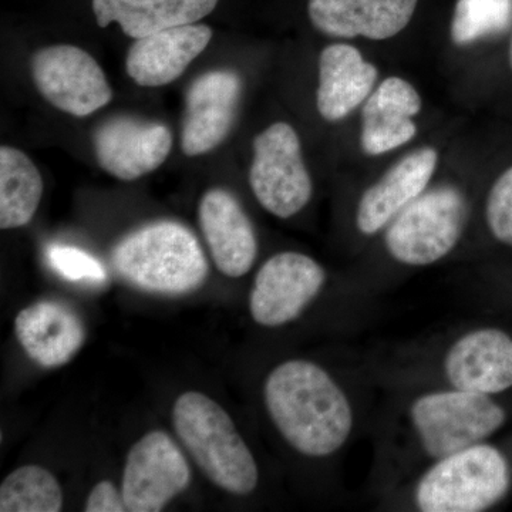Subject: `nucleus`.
<instances>
[{
	"label": "nucleus",
	"instance_id": "nucleus-3",
	"mask_svg": "<svg viewBox=\"0 0 512 512\" xmlns=\"http://www.w3.org/2000/svg\"><path fill=\"white\" fill-rule=\"evenodd\" d=\"M175 433L192 460L212 483L227 493L248 495L259 481L254 454L231 416L200 392H185L175 400Z\"/></svg>",
	"mask_w": 512,
	"mask_h": 512
},
{
	"label": "nucleus",
	"instance_id": "nucleus-27",
	"mask_svg": "<svg viewBox=\"0 0 512 512\" xmlns=\"http://www.w3.org/2000/svg\"><path fill=\"white\" fill-rule=\"evenodd\" d=\"M86 512H124L127 511L123 494L109 480L94 485L92 493L84 505Z\"/></svg>",
	"mask_w": 512,
	"mask_h": 512
},
{
	"label": "nucleus",
	"instance_id": "nucleus-25",
	"mask_svg": "<svg viewBox=\"0 0 512 512\" xmlns=\"http://www.w3.org/2000/svg\"><path fill=\"white\" fill-rule=\"evenodd\" d=\"M50 268L70 282L99 285L107 281V271L99 259L89 252L70 245L53 244L47 248Z\"/></svg>",
	"mask_w": 512,
	"mask_h": 512
},
{
	"label": "nucleus",
	"instance_id": "nucleus-20",
	"mask_svg": "<svg viewBox=\"0 0 512 512\" xmlns=\"http://www.w3.org/2000/svg\"><path fill=\"white\" fill-rule=\"evenodd\" d=\"M379 72L363 59L356 47L336 43L325 47L319 57V87L316 106L323 119L348 117L372 94Z\"/></svg>",
	"mask_w": 512,
	"mask_h": 512
},
{
	"label": "nucleus",
	"instance_id": "nucleus-19",
	"mask_svg": "<svg viewBox=\"0 0 512 512\" xmlns=\"http://www.w3.org/2000/svg\"><path fill=\"white\" fill-rule=\"evenodd\" d=\"M421 110V99L412 84L389 77L370 94L362 111V143L367 156H380L404 146L417 133L413 117Z\"/></svg>",
	"mask_w": 512,
	"mask_h": 512
},
{
	"label": "nucleus",
	"instance_id": "nucleus-12",
	"mask_svg": "<svg viewBox=\"0 0 512 512\" xmlns=\"http://www.w3.org/2000/svg\"><path fill=\"white\" fill-rule=\"evenodd\" d=\"M241 92V79L231 70L202 74L191 84L181 131L185 156H204L227 140L237 117Z\"/></svg>",
	"mask_w": 512,
	"mask_h": 512
},
{
	"label": "nucleus",
	"instance_id": "nucleus-5",
	"mask_svg": "<svg viewBox=\"0 0 512 512\" xmlns=\"http://www.w3.org/2000/svg\"><path fill=\"white\" fill-rule=\"evenodd\" d=\"M413 429L427 456H450L493 436L507 414L488 394L450 389L417 397L410 406Z\"/></svg>",
	"mask_w": 512,
	"mask_h": 512
},
{
	"label": "nucleus",
	"instance_id": "nucleus-28",
	"mask_svg": "<svg viewBox=\"0 0 512 512\" xmlns=\"http://www.w3.org/2000/svg\"><path fill=\"white\" fill-rule=\"evenodd\" d=\"M510 64L512 69V39H511V46H510Z\"/></svg>",
	"mask_w": 512,
	"mask_h": 512
},
{
	"label": "nucleus",
	"instance_id": "nucleus-24",
	"mask_svg": "<svg viewBox=\"0 0 512 512\" xmlns=\"http://www.w3.org/2000/svg\"><path fill=\"white\" fill-rule=\"evenodd\" d=\"M511 22L512 0H458L451 20V39L456 45H470L500 35Z\"/></svg>",
	"mask_w": 512,
	"mask_h": 512
},
{
	"label": "nucleus",
	"instance_id": "nucleus-6",
	"mask_svg": "<svg viewBox=\"0 0 512 512\" xmlns=\"http://www.w3.org/2000/svg\"><path fill=\"white\" fill-rule=\"evenodd\" d=\"M467 214L466 197L456 187L424 191L387 225V251L399 264H436L457 247Z\"/></svg>",
	"mask_w": 512,
	"mask_h": 512
},
{
	"label": "nucleus",
	"instance_id": "nucleus-22",
	"mask_svg": "<svg viewBox=\"0 0 512 512\" xmlns=\"http://www.w3.org/2000/svg\"><path fill=\"white\" fill-rule=\"evenodd\" d=\"M43 180L33 161L18 148H0V228L25 227L35 217Z\"/></svg>",
	"mask_w": 512,
	"mask_h": 512
},
{
	"label": "nucleus",
	"instance_id": "nucleus-8",
	"mask_svg": "<svg viewBox=\"0 0 512 512\" xmlns=\"http://www.w3.org/2000/svg\"><path fill=\"white\" fill-rule=\"evenodd\" d=\"M30 70L39 93L53 107L74 117L90 116L113 99L100 64L80 47L55 45L37 50Z\"/></svg>",
	"mask_w": 512,
	"mask_h": 512
},
{
	"label": "nucleus",
	"instance_id": "nucleus-1",
	"mask_svg": "<svg viewBox=\"0 0 512 512\" xmlns=\"http://www.w3.org/2000/svg\"><path fill=\"white\" fill-rule=\"evenodd\" d=\"M264 399L269 417L289 446L306 457L338 453L352 434V404L323 367L293 359L266 377Z\"/></svg>",
	"mask_w": 512,
	"mask_h": 512
},
{
	"label": "nucleus",
	"instance_id": "nucleus-14",
	"mask_svg": "<svg viewBox=\"0 0 512 512\" xmlns=\"http://www.w3.org/2000/svg\"><path fill=\"white\" fill-rule=\"evenodd\" d=\"M198 220L222 274L229 278L247 275L258 255V239L237 197L224 188L205 192L198 207Z\"/></svg>",
	"mask_w": 512,
	"mask_h": 512
},
{
	"label": "nucleus",
	"instance_id": "nucleus-7",
	"mask_svg": "<svg viewBox=\"0 0 512 512\" xmlns=\"http://www.w3.org/2000/svg\"><path fill=\"white\" fill-rule=\"evenodd\" d=\"M249 184L259 204L282 220L308 205L313 185L295 128L275 123L255 137Z\"/></svg>",
	"mask_w": 512,
	"mask_h": 512
},
{
	"label": "nucleus",
	"instance_id": "nucleus-21",
	"mask_svg": "<svg viewBox=\"0 0 512 512\" xmlns=\"http://www.w3.org/2000/svg\"><path fill=\"white\" fill-rule=\"evenodd\" d=\"M97 25L119 23L131 39L158 30L198 23L217 8L218 0H92Z\"/></svg>",
	"mask_w": 512,
	"mask_h": 512
},
{
	"label": "nucleus",
	"instance_id": "nucleus-17",
	"mask_svg": "<svg viewBox=\"0 0 512 512\" xmlns=\"http://www.w3.org/2000/svg\"><path fill=\"white\" fill-rule=\"evenodd\" d=\"M419 0H309L312 25L323 35L386 40L407 28Z\"/></svg>",
	"mask_w": 512,
	"mask_h": 512
},
{
	"label": "nucleus",
	"instance_id": "nucleus-4",
	"mask_svg": "<svg viewBox=\"0 0 512 512\" xmlns=\"http://www.w3.org/2000/svg\"><path fill=\"white\" fill-rule=\"evenodd\" d=\"M510 466L498 448L476 444L436 460L414 493L423 512H480L510 490Z\"/></svg>",
	"mask_w": 512,
	"mask_h": 512
},
{
	"label": "nucleus",
	"instance_id": "nucleus-15",
	"mask_svg": "<svg viewBox=\"0 0 512 512\" xmlns=\"http://www.w3.org/2000/svg\"><path fill=\"white\" fill-rule=\"evenodd\" d=\"M439 154L424 147L403 157L386 174L367 188L356 211V227L363 235H375L386 228L429 185Z\"/></svg>",
	"mask_w": 512,
	"mask_h": 512
},
{
	"label": "nucleus",
	"instance_id": "nucleus-10",
	"mask_svg": "<svg viewBox=\"0 0 512 512\" xmlns=\"http://www.w3.org/2000/svg\"><path fill=\"white\" fill-rule=\"evenodd\" d=\"M326 284V272L311 256L281 252L269 258L255 276L249 295L252 319L279 328L298 319Z\"/></svg>",
	"mask_w": 512,
	"mask_h": 512
},
{
	"label": "nucleus",
	"instance_id": "nucleus-26",
	"mask_svg": "<svg viewBox=\"0 0 512 512\" xmlns=\"http://www.w3.org/2000/svg\"><path fill=\"white\" fill-rule=\"evenodd\" d=\"M485 217L494 237L512 247V167L491 188Z\"/></svg>",
	"mask_w": 512,
	"mask_h": 512
},
{
	"label": "nucleus",
	"instance_id": "nucleus-2",
	"mask_svg": "<svg viewBox=\"0 0 512 512\" xmlns=\"http://www.w3.org/2000/svg\"><path fill=\"white\" fill-rule=\"evenodd\" d=\"M111 262L128 284L158 295L195 291L210 271L194 232L175 221L151 222L130 232L114 247Z\"/></svg>",
	"mask_w": 512,
	"mask_h": 512
},
{
	"label": "nucleus",
	"instance_id": "nucleus-11",
	"mask_svg": "<svg viewBox=\"0 0 512 512\" xmlns=\"http://www.w3.org/2000/svg\"><path fill=\"white\" fill-rule=\"evenodd\" d=\"M97 163L106 173L134 181L153 173L173 148V133L158 121L119 116L104 121L93 137Z\"/></svg>",
	"mask_w": 512,
	"mask_h": 512
},
{
	"label": "nucleus",
	"instance_id": "nucleus-16",
	"mask_svg": "<svg viewBox=\"0 0 512 512\" xmlns=\"http://www.w3.org/2000/svg\"><path fill=\"white\" fill-rule=\"evenodd\" d=\"M212 30L202 23L174 26L140 37L127 53L128 76L143 87L173 83L204 52Z\"/></svg>",
	"mask_w": 512,
	"mask_h": 512
},
{
	"label": "nucleus",
	"instance_id": "nucleus-23",
	"mask_svg": "<svg viewBox=\"0 0 512 512\" xmlns=\"http://www.w3.org/2000/svg\"><path fill=\"white\" fill-rule=\"evenodd\" d=\"M62 507V487L46 468L20 467L0 485L2 512H59Z\"/></svg>",
	"mask_w": 512,
	"mask_h": 512
},
{
	"label": "nucleus",
	"instance_id": "nucleus-18",
	"mask_svg": "<svg viewBox=\"0 0 512 512\" xmlns=\"http://www.w3.org/2000/svg\"><path fill=\"white\" fill-rule=\"evenodd\" d=\"M15 333L26 355L46 369L66 365L86 340L80 316L56 301H40L22 309L15 319Z\"/></svg>",
	"mask_w": 512,
	"mask_h": 512
},
{
	"label": "nucleus",
	"instance_id": "nucleus-9",
	"mask_svg": "<svg viewBox=\"0 0 512 512\" xmlns=\"http://www.w3.org/2000/svg\"><path fill=\"white\" fill-rule=\"evenodd\" d=\"M191 483V468L167 433L153 430L130 448L121 494L130 512H158Z\"/></svg>",
	"mask_w": 512,
	"mask_h": 512
},
{
	"label": "nucleus",
	"instance_id": "nucleus-13",
	"mask_svg": "<svg viewBox=\"0 0 512 512\" xmlns=\"http://www.w3.org/2000/svg\"><path fill=\"white\" fill-rule=\"evenodd\" d=\"M444 373L454 389L488 396L511 389V336L494 328L464 333L447 350Z\"/></svg>",
	"mask_w": 512,
	"mask_h": 512
}]
</instances>
